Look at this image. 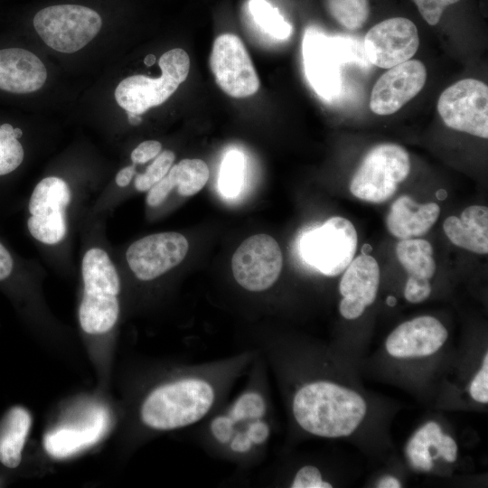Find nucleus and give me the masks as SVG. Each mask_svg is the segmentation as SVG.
I'll list each match as a JSON object with an SVG mask.
<instances>
[{
  "instance_id": "f257e3e1",
  "label": "nucleus",
  "mask_w": 488,
  "mask_h": 488,
  "mask_svg": "<svg viewBox=\"0 0 488 488\" xmlns=\"http://www.w3.org/2000/svg\"><path fill=\"white\" fill-rule=\"evenodd\" d=\"M293 415L306 432L323 437L351 435L362 421L367 405L357 392L319 380L302 386L293 399Z\"/></svg>"
},
{
  "instance_id": "f03ea898",
  "label": "nucleus",
  "mask_w": 488,
  "mask_h": 488,
  "mask_svg": "<svg viewBox=\"0 0 488 488\" xmlns=\"http://www.w3.org/2000/svg\"><path fill=\"white\" fill-rule=\"evenodd\" d=\"M216 400V388L207 379L184 377L156 387L145 399L140 416L155 430H174L202 420Z\"/></svg>"
},
{
  "instance_id": "7ed1b4c3",
  "label": "nucleus",
  "mask_w": 488,
  "mask_h": 488,
  "mask_svg": "<svg viewBox=\"0 0 488 488\" xmlns=\"http://www.w3.org/2000/svg\"><path fill=\"white\" fill-rule=\"evenodd\" d=\"M411 163L407 150L392 143L373 146L363 157L351 183L356 198L381 203L390 199L399 184L409 174Z\"/></svg>"
},
{
  "instance_id": "20e7f679",
  "label": "nucleus",
  "mask_w": 488,
  "mask_h": 488,
  "mask_svg": "<svg viewBox=\"0 0 488 488\" xmlns=\"http://www.w3.org/2000/svg\"><path fill=\"white\" fill-rule=\"evenodd\" d=\"M158 65L162 70L159 78L133 75L118 83L115 99L119 107L127 112L142 115L163 104L186 80L190 58L184 50L174 48L161 55Z\"/></svg>"
},
{
  "instance_id": "39448f33",
  "label": "nucleus",
  "mask_w": 488,
  "mask_h": 488,
  "mask_svg": "<svg viewBox=\"0 0 488 488\" xmlns=\"http://www.w3.org/2000/svg\"><path fill=\"white\" fill-rule=\"evenodd\" d=\"M38 35L52 49L73 53L100 31L102 19L95 10L73 4L54 5L38 11L33 19Z\"/></svg>"
},
{
  "instance_id": "423d86ee",
  "label": "nucleus",
  "mask_w": 488,
  "mask_h": 488,
  "mask_svg": "<svg viewBox=\"0 0 488 488\" xmlns=\"http://www.w3.org/2000/svg\"><path fill=\"white\" fill-rule=\"evenodd\" d=\"M357 232L347 219L334 216L306 232L300 244L305 262L321 274L336 277L343 273L354 258Z\"/></svg>"
},
{
  "instance_id": "0eeeda50",
  "label": "nucleus",
  "mask_w": 488,
  "mask_h": 488,
  "mask_svg": "<svg viewBox=\"0 0 488 488\" xmlns=\"http://www.w3.org/2000/svg\"><path fill=\"white\" fill-rule=\"evenodd\" d=\"M437 111L449 128L488 137V87L475 79H464L446 88L437 101Z\"/></svg>"
},
{
  "instance_id": "6e6552de",
  "label": "nucleus",
  "mask_w": 488,
  "mask_h": 488,
  "mask_svg": "<svg viewBox=\"0 0 488 488\" xmlns=\"http://www.w3.org/2000/svg\"><path fill=\"white\" fill-rule=\"evenodd\" d=\"M282 266L280 247L267 234H256L246 239L231 259L235 280L251 292H261L272 286L280 276Z\"/></svg>"
},
{
  "instance_id": "1a4fd4ad",
  "label": "nucleus",
  "mask_w": 488,
  "mask_h": 488,
  "mask_svg": "<svg viewBox=\"0 0 488 488\" xmlns=\"http://www.w3.org/2000/svg\"><path fill=\"white\" fill-rule=\"evenodd\" d=\"M210 67L217 85L232 98L254 95L260 82L242 41L235 34L218 36L210 55Z\"/></svg>"
},
{
  "instance_id": "9d476101",
  "label": "nucleus",
  "mask_w": 488,
  "mask_h": 488,
  "mask_svg": "<svg viewBox=\"0 0 488 488\" xmlns=\"http://www.w3.org/2000/svg\"><path fill=\"white\" fill-rule=\"evenodd\" d=\"M70 202V191L65 181L50 176L38 183L29 202L27 227L40 242H60L67 231L65 209Z\"/></svg>"
},
{
  "instance_id": "9b49d317",
  "label": "nucleus",
  "mask_w": 488,
  "mask_h": 488,
  "mask_svg": "<svg viewBox=\"0 0 488 488\" xmlns=\"http://www.w3.org/2000/svg\"><path fill=\"white\" fill-rule=\"evenodd\" d=\"M419 46L418 31L408 18L395 16L374 24L366 33L364 52L369 61L389 69L410 60Z\"/></svg>"
},
{
  "instance_id": "f8f14e48",
  "label": "nucleus",
  "mask_w": 488,
  "mask_h": 488,
  "mask_svg": "<svg viewBox=\"0 0 488 488\" xmlns=\"http://www.w3.org/2000/svg\"><path fill=\"white\" fill-rule=\"evenodd\" d=\"M189 249L187 239L178 232H160L132 243L126 253L134 275L140 280L155 279L179 265Z\"/></svg>"
},
{
  "instance_id": "ddd939ff",
  "label": "nucleus",
  "mask_w": 488,
  "mask_h": 488,
  "mask_svg": "<svg viewBox=\"0 0 488 488\" xmlns=\"http://www.w3.org/2000/svg\"><path fill=\"white\" fill-rule=\"evenodd\" d=\"M338 39L330 38L314 27L305 32L303 59L306 77L323 98L330 99L341 89L343 51Z\"/></svg>"
},
{
  "instance_id": "4468645a",
  "label": "nucleus",
  "mask_w": 488,
  "mask_h": 488,
  "mask_svg": "<svg viewBox=\"0 0 488 488\" xmlns=\"http://www.w3.org/2000/svg\"><path fill=\"white\" fill-rule=\"evenodd\" d=\"M426 80L427 69L418 60H408L389 68L372 88L371 110L380 116L394 114L420 92Z\"/></svg>"
},
{
  "instance_id": "2eb2a0df",
  "label": "nucleus",
  "mask_w": 488,
  "mask_h": 488,
  "mask_svg": "<svg viewBox=\"0 0 488 488\" xmlns=\"http://www.w3.org/2000/svg\"><path fill=\"white\" fill-rule=\"evenodd\" d=\"M380 276L379 264L372 256L362 253L351 261L339 284L342 316L352 320L364 313L376 299Z\"/></svg>"
},
{
  "instance_id": "dca6fc26",
  "label": "nucleus",
  "mask_w": 488,
  "mask_h": 488,
  "mask_svg": "<svg viewBox=\"0 0 488 488\" xmlns=\"http://www.w3.org/2000/svg\"><path fill=\"white\" fill-rule=\"evenodd\" d=\"M447 336V330L436 318L418 316L394 329L386 340V349L396 358L429 356L442 347Z\"/></svg>"
},
{
  "instance_id": "f3484780",
  "label": "nucleus",
  "mask_w": 488,
  "mask_h": 488,
  "mask_svg": "<svg viewBox=\"0 0 488 488\" xmlns=\"http://www.w3.org/2000/svg\"><path fill=\"white\" fill-rule=\"evenodd\" d=\"M431 244L423 239H400L396 246L399 262L408 273L405 298L413 304L426 300L432 290L429 280L436 273Z\"/></svg>"
},
{
  "instance_id": "a211bd4d",
  "label": "nucleus",
  "mask_w": 488,
  "mask_h": 488,
  "mask_svg": "<svg viewBox=\"0 0 488 488\" xmlns=\"http://www.w3.org/2000/svg\"><path fill=\"white\" fill-rule=\"evenodd\" d=\"M439 214L440 207L436 202L419 203L408 195H401L392 202L386 225L394 237L413 239L426 234Z\"/></svg>"
},
{
  "instance_id": "6ab92c4d",
  "label": "nucleus",
  "mask_w": 488,
  "mask_h": 488,
  "mask_svg": "<svg viewBox=\"0 0 488 488\" xmlns=\"http://www.w3.org/2000/svg\"><path fill=\"white\" fill-rule=\"evenodd\" d=\"M209 175V167L204 161L183 159L172 165L168 173L148 190L146 203L151 207L159 206L174 188H177L182 196H192L204 187Z\"/></svg>"
},
{
  "instance_id": "aec40b11",
  "label": "nucleus",
  "mask_w": 488,
  "mask_h": 488,
  "mask_svg": "<svg viewBox=\"0 0 488 488\" xmlns=\"http://www.w3.org/2000/svg\"><path fill=\"white\" fill-rule=\"evenodd\" d=\"M108 419L104 410H97L83 426L57 427L44 436V448L56 458L70 456L95 444L104 435Z\"/></svg>"
},
{
  "instance_id": "412c9836",
  "label": "nucleus",
  "mask_w": 488,
  "mask_h": 488,
  "mask_svg": "<svg viewBox=\"0 0 488 488\" xmlns=\"http://www.w3.org/2000/svg\"><path fill=\"white\" fill-rule=\"evenodd\" d=\"M443 229L454 245L477 254L488 253L487 207L469 206L459 217H447L443 223Z\"/></svg>"
},
{
  "instance_id": "4be33fe9",
  "label": "nucleus",
  "mask_w": 488,
  "mask_h": 488,
  "mask_svg": "<svg viewBox=\"0 0 488 488\" xmlns=\"http://www.w3.org/2000/svg\"><path fill=\"white\" fill-rule=\"evenodd\" d=\"M84 292L117 296L120 279L108 253L99 248L89 249L81 262Z\"/></svg>"
},
{
  "instance_id": "5701e85b",
  "label": "nucleus",
  "mask_w": 488,
  "mask_h": 488,
  "mask_svg": "<svg viewBox=\"0 0 488 488\" xmlns=\"http://www.w3.org/2000/svg\"><path fill=\"white\" fill-rule=\"evenodd\" d=\"M32 417L21 407H13L5 415L0 430V462L8 468H15L22 460Z\"/></svg>"
},
{
  "instance_id": "b1692460",
  "label": "nucleus",
  "mask_w": 488,
  "mask_h": 488,
  "mask_svg": "<svg viewBox=\"0 0 488 488\" xmlns=\"http://www.w3.org/2000/svg\"><path fill=\"white\" fill-rule=\"evenodd\" d=\"M119 314L117 296L83 292L79 309L81 328L88 333L98 334L109 331Z\"/></svg>"
},
{
  "instance_id": "393cba45",
  "label": "nucleus",
  "mask_w": 488,
  "mask_h": 488,
  "mask_svg": "<svg viewBox=\"0 0 488 488\" xmlns=\"http://www.w3.org/2000/svg\"><path fill=\"white\" fill-rule=\"evenodd\" d=\"M330 15L350 31L361 29L371 14L370 0H325Z\"/></svg>"
},
{
  "instance_id": "a878e982",
  "label": "nucleus",
  "mask_w": 488,
  "mask_h": 488,
  "mask_svg": "<svg viewBox=\"0 0 488 488\" xmlns=\"http://www.w3.org/2000/svg\"><path fill=\"white\" fill-rule=\"evenodd\" d=\"M249 8L254 21L271 37L283 40L290 35L291 25L267 0H250Z\"/></svg>"
},
{
  "instance_id": "bb28decb",
  "label": "nucleus",
  "mask_w": 488,
  "mask_h": 488,
  "mask_svg": "<svg viewBox=\"0 0 488 488\" xmlns=\"http://www.w3.org/2000/svg\"><path fill=\"white\" fill-rule=\"evenodd\" d=\"M245 158L239 152H229L223 159L221 168L219 185L227 196L239 193L244 177Z\"/></svg>"
},
{
  "instance_id": "cd10ccee",
  "label": "nucleus",
  "mask_w": 488,
  "mask_h": 488,
  "mask_svg": "<svg viewBox=\"0 0 488 488\" xmlns=\"http://www.w3.org/2000/svg\"><path fill=\"white\" fill-rule=\"evenodd\" d=\"M174 159L175 155L173 151L161 152L144 174L136 175L135 179L136 189L139 192L148 191L168 173Z\"/></svg>"
},
{
  "instance_id": "c85d7f7f",
  "label": "nucleus",
  "mask_w": 488,
  "mask_h": 488,
  "mask_svg": "<svg viewBox=\"0 0 488 488\" xmlns=\"http://www.w3.org/2000/svg\"><path fill=\"white\" fill-rule=\"evenodd\" d=\"M423 20L434 26L440 23L444 14L463 0H411Z\"/></svg>"
},
{
  "instance_id": "c756f323",
  "label": "nucleus",
  "mask_w": 488,
  "mask_h": 488,
  "mask_svg": "<svg viewBox=\"0 0 488 488\" xmlns=\"http://www.w3.org/2000/svg\"><path fill=\"white\" fill-rule=\"evenodd\" d=\"M265 411L266 405L263 398L258 393L249 392L236 400L231 413L238 419H257L261 418Z\"/></svg>"
},
{
  "instance_id": "7c9ffc66",
  "label": "nucleus",
  "mask_w": 488,
  "mask_h": 488,
  "mask_svg": "<svg viewBox=\"0 0 488 488\" xmlns=\"http://www.w3.org/2000/svg\"><path fill=\"white\" fill-rule=\"evenodd\" d=\"M292 488H331L332 484L323 481L319 469L314 465L300 468L295 475Z\"/></svg>"
},
{
  "instance_id": "2f4dec72",
  "label": "nucleus",
  "mask_w": 488,
  "mask_h": 488,
  "mask_svg": "<svg viewBox=\"0 0 488 488\" xmlns=\"http://www.w3.org/2000/svg\"><path fill=\"white\" fill-rule=\"evenodd\" d=\"M471 397L480 402H488V355L485 353L481 370L474 376L470 384Z\"/></svg>"
},
{
  "instance_id": "473e14b6",
  "label": "nucleus",
  "mask_w": 488,
  "mask_h": 488,
  "mask_svg": "<svg viewBox=\"0 0 488 488\" xmlns=\"http://www.w3.org/2000/svg\"><path fill=\"white\" fill-rule=\"evenodd\" d=\"M162 150V145L156 140H146L140 143L131 153L134 164H145L155 158Z\"/></svg>"
},
{
  "instance_id": "72a5a7b5",
  "label": "nucleus",
  "mask_w": 488,
  "mask_h": 488,
  "mask_svg": "<svg viewBox=\"0 0 488 488\" xmlns=\"http://www.w3.org/2000/svg\"><path fill=\"white\" fill-rule=\"evenodd\" d=\"M211 429L213 435L218 440L227 442L231 437L233 422L227 417H220L212 422Z\"/></svg>"
},
{
  "instance_id": "f704fd0d",
  "label": "nucleus",
  "mask_w": 488,
  "mask_h": 488,
  "mask_svg": "<svg viewBox=\"0 0 488 488\" xmlns=\"http://www.w3.org/2000/svg\"><path fill=\"white\" fill-rule=\"evenodd\" d=\"M436 454L434 458L442 456L447 462H455L456 460L457 446L455 441L449 436L443 434L441 446L436 450Z\"/></svg>"
},
{
  "instance_id": "c9c22d12",
  "label": "nucleus",
  "mask_w": 488,
  "mask_h": 488,
  "mask_svg": "<svg viewBox=\"0 0 488 488\" xmlns=\"http://www.w3.org/2000/svg\"><path fill=\"white\" fill-rule=\"evenodd\" d=\"M245 434L251 442L262 443L268 436V427L264 422L255 421L250 424Z\"/></svg>"
},
{
  "instance_id": "e433bc0d",
  "label": "nucleus",
  "mask_w": 488,
  "mask_h": 488,
  "mask_svg": "<svg viewBox=\"0 0 488 488\" xmlns=\"http://www.w3.org/2000/svg\"><path fill=\"white\" fill-rule=\"evenodd\" d=\"M13 269V258L8 250L0 243V280L6 278Z\"/></svg>"
},
{
  "instance_id": "4c0bfd02",
  "label": "nucleus",
  "mask_w": 488,
  "mask_h": 488,
  "mask_svg": "<svg viewBox=\"0 0 488 488\" xmlns=\"http://www.w3.org/2000/svg\"><path fill=\"white\" fill-rule=\"evenodd\" d=\"M136 173L135 165H129L122 168L116 175V183L119 187H126L131 182Z\"/></svg>"
},
{
  "instance_id": "58836bf2",
  "label": "nucleus",
  "mask_w": 488,
  "mask_h": 488,
  "mask_svg": "<svg viewBox=\"0 0 488 488\" xmlns=\"http://www.w3.org/2000/svg\"><path fill=\"white\" fill-rule=\"evenodd\" d=\"M251 443L245 433L239 434L235 436L231 448L238 452H245L250 448Z\"/></svg>"
},
{
  "instance_id": "ea45409f",
  "label": "nucleus",
  "mask_w": 488,
  "mask_h": 488,
  "mask_svg": "<svg viewBox=\"0 0 488 488\" xmlns=\"http://www.w3.org/2000/svg\"><path fill=\"white\" fill-rule=\"evenodd\" d=\"M379 488H399L401 487L399 481L393 476H386L381 478L377 484Z\"/></svg>"
},
{
  "instance_id": "a19ab883",
  "label": "nucleus",
  "mask_w": 488,
  "mask_h": 488,
  "mask_svg": "<svg viewBox=\"0 0 488 488\" xmlns=\"http://www.w3.org/2000/svg\"><path fill=\"white\" fill-rule=\"evenodd\" d=\"M129 124L132 126L139 125L142 122L140 115H136L131 112H127Z\"/></svg>"
},
{
  "instance_id": "79ce46f5",
  "label": "nucleus",
  "mask_w": 488,
  "mask_h": 488,
  "mask_svg": "<svg viewBox=\"0 0 488 488\" xmlns=\"http://www.w3.org/2000/svg\"><path fill=\"white\" fill-rule=\"evenodd\" d=\"M155 61V56L154 54H148L144 62L146 66H152Z\"/></svg>"
},
{
  "instance_id": "37998d69",
  "label": "nucleus",
  "mask_w": 488,
  "mask_h": 488,
  "mask_svg": "<svg viewBox=\"0 0 488 488\" xmlns=\"http://www.w3.org/2000/svg\"><path fill=\"white\" fill-rule=\"evenodd\" d=\"M397 303V299L393 296H389L386 299V304L389 306H394Z\"/></svg>"
}]
</instances>
